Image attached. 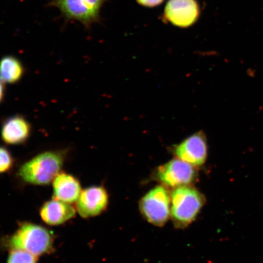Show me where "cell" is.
Returning <instances> with one entry per match:
<instances>
[{
	"label": "cell",
	"instance_id": "16",
	"mask_svg": "<svg viewBox=\"0 0 263 263\" xmlns=\"http://www.w3.org/2000/svg\"><path fill=\"white\" fill-rule=\"evenodd\" d=\"M139 5L147 8H153L162 3L164 0H136Z\"/></svg>",
	"mask_w": 263,
	"mask_h": 263
},
{
	"label": "cell",
	"instance_id": "10",
	"mask_svg": "<svg viewBox=\"0 0 263 263\" xmlns=\"http://www.w3.org/2000/svg\"><path fill=\"white\" fill-rule=\"evenodd\" d=\"M30 123L21 115L9 117L3 123L1 129L2 139L8 145H21L31 136Z\"/></svg>",
	"mask_w": 263,
	"mask_h": 263
},
{
	"label": "cell",
	"instance_id": "12",
	"mask_svg": "<svg viewBox=\"0 0 263 263\" xmlns=\"http://www.w3.org/2000/svg\"><path fill=\"white\" fill-rule=\"evenodd\" d=\"M52 189L53 198L69 203L77 202L82 190L77 177L62 172L52 181Z\"/></svg>",
	"mask_w": 263,
	"mask_h": 263
},
{
	"label": "cell",
	"instance_id": "2",
	"mask_svg": "<svg viewBox=\"0 0 263 263\" xmlns=\"http://www.w3.org/2000/svg\"><path fill=\"white\" fill-rule=\"evenodd\" d=\"M54 233L45 227L24 222L5 239L3 245L10 250H23L36 256L50 254L54 249Z\"/></svg>",
	"mask_w": 263,
	"mask_h": 263
},
{
	"label": "cell",
	"instance_id": "17",
	"mask_svg": "<svg viewBox=\"0 0 263 263\" xmlns=\"http://www.w3.org/2000/svg\"><path fill=\"white\" fill-rule=\"evenodd\" d=\"M5 84L4 83V82L0 80V104H1L3 100H4L5 96Z\"/></svg>",
	"mask_w": 263,
	"mask_h": 263
},
{
	"label": "cell",
	"instance_id": "9",
	"mask_svg": "<svg viewBox=\"0 0 263 263\" xmlns=\"http://www.w3.org/2000/svg\"><path fill=\"white\" fill-rule=\"evenodd\" d=\"M108 201L109 197L103 186H91L82 190L76 209L82 218H93L107 209Z\"/></svg>",
	"mask_w": 263,
	"mask_h": 263
},
{
	"label": "cell",
	"instance_id": "11",
	"mask_svg": "<svg viewBox=\"0 0 263 263\" xmlns=\"http://www.w3.org/2000/svg\"><path fill=\"white\" fill-rule=\"evenodd\" d=\"M77 209L71 205L54 198L48 200L40 209V216L43 221L51 226L64 224L74 218Z\"/></svg>",
	"mask_w": 263,
	"mask_h": 263
},
{
	"label": "cell",
	"instance_id": "14",
	"mask_svg": "<svg viewBox=\"0 0 263 263\" xmlns=\"http://www.w3.org/2000/svg\"><path fill=\"white\" fill-rule=\"evenodd\" d=\"M6 263H38V256L23 250L12 249Z\"/></svg>",
	"mask_w": 263,
	"mask_h": 263
},
{
	"label": "cell",
	"instance_id": "5",
	"mask_svg": "<svg viewBox=\"0 0 263 263\" xmlns=\"http://www.w3.org/2000/svg\"><path fill=\"white\" fill-rule=\"evenodd\" d=\"M172 196L165 186L159 185L148 192L140 200L141 215L148 222L162 227L171 217Z\"/></svg>",
	"mask_w": 263,
	"mask_h": 263
},
{
	"label": "cell",
	"instance_id": "15",
	"mask_svg": "<svg viewBox=\"0 0 263 263\" xmlns=\"http://www.w3.org/2000/svg\"><path fill=\"white\" fill-rule=\"evenodd\" d=\"M14 159L7 148L0 146V174L11 171L14 166Z\"/></svg>",
	"mask_w": 263,
	"mask_h": 263
},
{
	"label": "cell",
	"instance_id": "13",
	"mask_svg": "<svg viewBox=\"0 0 263 263\" xmlns=\"http://www.w3.org/2000/svg\"><path fill=\"white\" fill-rule=\"evenodd\" d=\"M24 74V65L17 58L8 55L0 60V80L5 84L18 83Z\"/></svg>",
	"mask_w": 263,
	"mask_h": 263
},
{
	"label": "cell",
	"instance_id": "4",
	"mask_svg": "<svg viewBox=\"0 0 263 263\" xmlns=\"http://www.w3.org/2000/svg\"><path fill=\"white\" fill-rule=\"evenodd\" d=\"M107 0H51L49 5L57 8L69 21L80 22L88 28L100 19V12Z\"/></svg>",
	"mask_w": 263,
	"mask_h": 263
},
{
	"label": "cell",
	"instance_id": "1",
	"mask_svg": "<svg viewBox=\"0 0 263 263\" xmlns=\"http://www.w3.org/2000/svg\"><path fill=\"white\" fill-rule=\"evenodd\" d=\"M68 152V149H61L39 154L22 164L18 176L25 183L32 185H48L61 172Z\"/></svg>",
	"mask_w": 263,
	"mask_h": 263
},
{
	"label": "cell",
	"instance_id": "6",
	"mask_svg": "<svg viewBox=\"0 0 263 263\" xmlns=\"http://www.w3.org/2000/svg\"><path fill=\"white\" fill-rule=\"evenodd\" d=\"M156 177L162 185L176 189L195 182L197 172L196 167L175 158L158 167Z\"/></svg>",
	"mask_w": 263,
	"mask_h": 263
},
{
	"label": "cell",
	"instance_id": "7",
	"mask_svg": "<svg viewBox=\"0 0 263 263\" xmlns=\"http://www.w3.org/2000/svg\"><path fill=\"white\" fill-rule=\"evenodd\" d=\"M200 10L196 0H169L164 8L163 18L177 27L189 28L198 21Z\"/></svg>",
	"mask_w": 263,
	"mask_h": 263
},
{
	"label": "cell",
	"instance_id": "3",
	"mask_svg": "<svg viewBox=\"0 0 263 263\" xmlns=\"http://www.w3.org/2000/svg\"><path fill=\"white\" fill-rule=\"evenodd\" d=\"M171 218L177 229L188 227L196 219L205 203L202 193L193 186L174 189L172 194Z\"/></svg>",
	"mask_w": 263,
	"mask_h": 263
},
{
	"label": "cell",
	"instance_id": "8",
	"mask_svg": "<svg viewBox=\"0 0 263 263\" xmlns=\"http://www.w3.org/2000/svg\"><path fill=\"white\" fill-rule=\"evenodd\" d=\"M176 158L195 167L203 165L208 157V144L202 132L194 134L173 147Z\"/></svg>",
	"mask_w": 263,
	"mask_h": 263
}]
</instances>
